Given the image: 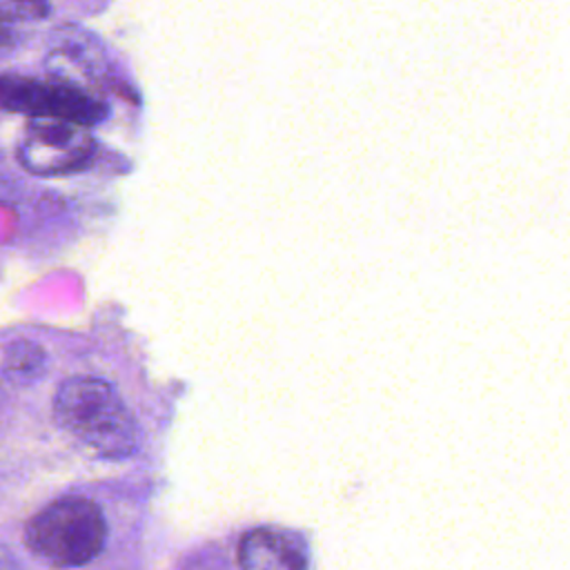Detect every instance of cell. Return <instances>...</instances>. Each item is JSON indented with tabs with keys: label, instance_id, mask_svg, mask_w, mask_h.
I'll use <instances>...</instances> for the list:
<instances>
[{
	"label": "cell",
	"instance_id": "1",
	"mask_svg": "<svg viewBox=\"0 0 570 570\" xmlns=\"http://www.w3.org/2000/svg\"><path fill=\"white\" fill-rule=\"evenodd\" d=\"M53 416L76 441L105 459H125L138 450L140 430L120 399L102 379L71 376L53 396Z\"/></svg>",
	"mask_w": 570,
	"mask_h": 570
},
{
	"label": "cell",
	"instance_id": "2",
	"mask_svg": "<svg viewBox=\"0 0 570 570\" xmlns=\"http://www.w3.org/2000/svg\"><path fill=\"white\" fill-rule=\"evenodd\" d=\"M107 541V521L98 503L62 497L36 512L24 525L27 548L53 568H78L94 561Z\"/></svg>",
	"mask_w": 570,
	"mask_h": 570
},
{
	"label": "cell",
	"instance_id": "3",
	"mask_svg": "<svg viewBox=\"0 0 570 570\" xmlns=\"http://www.w3.org/2000/svg\"><path fill=\"white\" fill-rule=\"evenodd\" d=\"M0 107L42 120H62L80 127L100 122L107 105L87 89L67 80L0 76Z\"/></svg>",
	"mask_w": 570,
	"mask_h": 570
},
{
	"label": "cell",
	"instance_id": "4",
	"mask_svg": "<svg viewBox=\"0 0 570 570\" xmlns=\"http://www.w3.org/2000/svg\"><path fill=\"white\" fill-rule=\"evenodd\" d=\"M94 154L87 127L62 120H31L18 140L20 165L38 176H60L82 169Z\"/></svg>",
	"mask_w": 570,
	"mask_h": 570
},
{
	"label": "cell",
	"instance_id": "5",
	"mask_svg": "<svg viewBox=\"0 0 570 570\" xmlns=\"http://www.w3.org/2000/svg\"><path fill=\"white\" fill-rule=\"evenodd\" d=\"M240 570H309L305 541L283 528H254L238 546Z\"/></svg>",
	"mask_w": 570,
	"mask_h": 570
},
{
	"label": "cell",
	"instance_id": "6",
	"mask_svg": "<svg viewBox=\"0 0 570 570\" xmlns=\"http://www.w3.org/2000/svg\"><path fill=\"white\" fill-rule=\"evenodd\" d=\"M45 352L40 345L31 341H18L9 345L2 358V374L11 383H31L36 381L45 370Z\"/></svg>",
	"mask_w": 570,
	"mask_h": 570
},
{
	"label": "cell",
	"instance_id": "7",
	"mask_svg": "<svg viewBox=\"0 0 570 570\" xmlns=\"http://www.w3.org/2000/svg\"><path fill=\"white\" fill-rule=\"evenodd\" d=\"M47 11H49V7L45 2H36V0H27V2L0 0V18L7 20L9 24L20 22V20H38Z\"/></svg>",
	"mask_w": 570,
	"mask_h": 570
},
{
	"label": "cell",
	"instance_id": "8",
	"mask_svg": "<svg viewBox=\"0 0 570 570\" xmlns=\"http://www.w3.org/2000/svg\"><path fill=\"white\" fill-rule=\"evenodd\" d=\"M13 38H16V31L11 29V24L7 20L0 18V49H7L13 45Z\"/></svg>",
	"mask_w": 570,
	"mask_h": 570
},
{
	"label": "cell",
	"instance_id": "9",
	"mask_svg": "<svg viewBox=\"0 0 570 570\" xmlns=\"http://www.w3.org/2000/svg\"><path fill=\"white\" fill-rule=\"evenodd\" d=\"M0 570H20L18 561L13 559V554L2 550V548H0Z\"/></svg>",
	"mask_w": 570,
	"mask_h": 570
}]
</instances>
